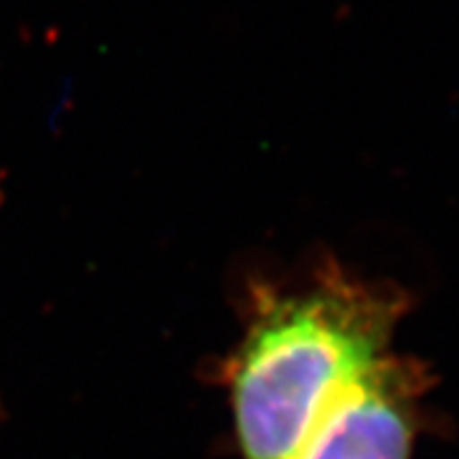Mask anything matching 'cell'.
Masks as SVG:
<instances>
[{
    "mask_svg": "<svg viewBox=\"0 0 459 459\" xmlns=\"http://www.w3.org/2000/svg\"><path fill=\"white\" fill-rule=\"evenodd\" d=\"M408 298L338 265L302 289L254 290V315L230 363L244 459H286L340 392L387 357Z\"/></svg>",
    "mask_w": 459,
    "mask_h": 459,
    "instance_id": "1",
    "label": "cell"
},
{
    "mask_svg": "<svg viewBox=\"0 0 459 459\" xmlns=\"http://www.w3.org/2000/svg\"><path fill=\"white\" fill-rule=\"evenodd\" d=\"M429 387L424 363L387 354L335 396L286 459H411Z\"/></svg>",
    "mask_w": 459,
    "mask_h": 459,
    "instance_id": "2",
    "label": "cell"
},
{
    "mask_svg": "<svg viewBox=\"0 0 459 459\" xmlns=\"http://www.w3.org/2000/svg\"><path fill=\"white\" fill-rule=\"evenodd\" d=\"M0 197H3V193H0Z\"/></svg>",
    "mask_w": 459,
    "mask_h": 459,
    "instance_id": "3",
    "label": "cell"
}]
</instances>
